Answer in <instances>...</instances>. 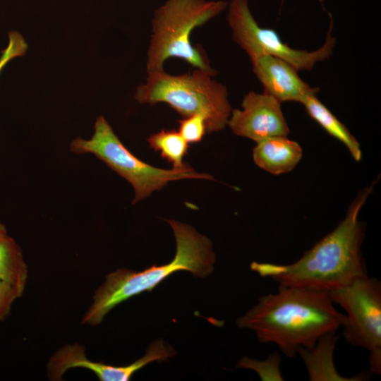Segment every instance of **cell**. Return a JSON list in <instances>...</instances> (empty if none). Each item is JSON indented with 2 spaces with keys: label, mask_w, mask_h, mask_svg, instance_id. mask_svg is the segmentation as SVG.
I'll return each instance as SVG.
<instances>
[{
  "label": "cell",
  "mask_w": 381,
  "mask_h": 381,
  "mask_svg": "<svg viewBox=\"0 0 381 381\" xmlns=\"http://www.w3.org/2000/svg\"><path fill=\"white\" fill-rule=\"evenodd\" d=\"M346 321L328 292L279 285L277 292L261 296L236 325L252 329L260 342L273 343L291 358L300 349H311L321 337L336 332Z\"/></svg>",
  "instance_id": "1"
},
{
  "label": "cell",
  "mask_w": 381,
  "mask_h": 381,
  "mask_svg": "<svg viewBox=\"0 0 381 381\" xmlns=\"http://www.w3.org/2000/svg\"><path fill=\"white\" fill-rule=\"evenodd\" d=\"M372 189L362 191L338 226L294 263L253 262L250 269L279 285L327 292L368 276L361 251L365 226L358 214Z\"/></svg>",
  "instance_id": "2"
},
{
  "label": "cell",
  "mask_w": 381,
  "mask_h": 381,
  "mask_svg": "<svg viewBox=\"0 0 381 381\" xmlns=\"http://www.w3.org/2000/svg\"><path fill=\"white\" fill-rule=\"evenodd\" d=\"M167 222L173 230L176 243L172 260L140 272L119 269L110 272L95 292L92 303L85 313L82 324L99 325L116 306L145 291H152L174 272L187 271L197 277H206L212 273L216 258L212 241L187 224L174 219Z\"/></svg>",
  "instance_id": "3"
},
{
  "label": "cell",
  "mask_w": 381,
  "mask_h": 381,
  "mask_svg": "<svg viewBox=\"0 0 381 381\" xmlns=\"http://www.w3.org/2000/svg\"><path fill=\"white\" fill-rule=\"evenodd\" d=\"M227 6L224 1L168 0L159 7L152 20L147 73L162 70L164 62L175 57L214 76L216 71L203 50L192 44L190 35Z\"/></svg>",
  "instance_id": "4"
},
{
  "label": "cell",
  "mask_w": 381,
  "mask_h": 381,
  "mask_svg": "<svg viewBox=\"0 0 381 381\" xmlns=\"http://www.w3.org/2000/svg\"><path fill=\"white\" fill-rule=\"evenodd\" d=\"M212 77L198 68L178 75L164 69L148 72L134 98L140 104L167 103L183 117L200 115L205 120L207 132H218L227 125L231 107L227 88Z\"/></svg>",
  "instance_id": "5"
},
{
  "label": "cell",
  "mask_w": 381,
  "mask_h": 381,
  "mask_svg": "<svg viewBox=\"0 0 381 381\" xmlns=\"http://www.w3.org/2000/svg\"><path fill=\"white\" fill-rule=\"evenodd\" d=\"M70 150L76 154L94 155L129 182L134 189L133 204L161 190L170 181L188 179L213 180L212 176L197 172L187 165L181 169H164L141 161L123 145L102 116L97 118L91 138H75L70 144Z\"/></svg>",
  "instance_id": "6"
},
{
  "label": "cell",
  "mask_w": 381,
  "mask_h": 381,
  "mask_svg": "<svg viewBox=\"0 0 381 381\" xmlns=\"http://www.w3.org/2000/svg\"><path fill=\"white\" fill-rule=\"evenodd\" d=\"M227 20L234 40L250 61L262 55H271L286 61L298 71H311L316 63L327 59L336 44L331 35V25L326 40L319 49L308 52L291 47L276 31L258 25L249 8L248 0H231Z\"/></svg>",
  "instance_id": "7"
},
{
  "label": "cell",
  "mask_w": 381,
  "mask_h": 381,
  "mask_svg": "<svg viewBox=\"0 0 381 381\" xmlns=\"http://www.w3.org/2000/svg\"><path fill=\"white\" fill-rule=\"evenodd\" d=\"M334 303L346 312L343 334L346 341L370 353H381V283L368 276L331 290Z\"/></svg>",
  "instance_id": "8"
},
{
  "label": "cell",
  "mask_w": 381,
  "mask_h": 381,
  "mask_svg": "<svg viewBox=\"0 0 381 381\" xmlns=\"http://www.w3.org/2000/svg\"><path fill=\"white\" fill-rule=\"evenodd\" d=\"M281 102L271 95L250 92L241 102V109L231 110L227 125L238 136L256 143L275 136H288L289 128Z\"/></svg>",
  "instance_id": "9"
},
{
  "label": "cell",
  "mask_w": 381,
  "mask_h": 381,
  "mask_svg": "<svg viewBox=\"0 0 381 381\" xmlns=\"http://www.w3.org/2000/svg\"><path fill=\"white\" fill-rule=\"evenodd\" d=\"M155 358L153 353L146 351L143 356L128 365L114 366L89 360L85 349L78 344H67L49 358L47 375L52 380H60L67 370L82 368L93 372L101 381H128L135 372L153 362Z\"/></svg>",
  "instance_id": "10"
},
{
  "label": "cell",
  "mask_w": 381,
  "mask_h": 381,
  "mask_svg": "<svg viewBox=\"0 0 381 381\" xmlns=\"http://www.w3.org/2000/svg\"><path fill=\"white\" fill-rule=\"evenodd\" d=\"M253 70L264 92L279 102H301L308 95H317L313 87L298 75V71L286 61L271 55H262L251 61Z\"/></svg>",
  "instance_id": "11"
},
{
  "label": "cell",
  "mask_w": 381,
  "mask_h": 381,
  "mask_svg": "<svg viewBox=\"0 0 381 381\" xmlns=\"http://www.w3.org/2000/svg\"><path fill=\"white\" fill-rule=\"evenodd\" d=\"M256 143L253 152L255 163L274 175L291 171L302 158L300 145L287 136L272 137Z\"/></svg>",
  "instance_id": "12"
},
{
  "label": "cell",
  "mask_w": 381,
  "mask_h": 381,
  "mask_svg": "<svg viewBox=\"0 0 381 381\" xmlns=\"http://www.w3.org/2000/svg\"><path fill=\"white\" fill-rule=\"evenodd\" d=\"M28 277V267L20 247L0 222V279L11 285L20 298Z\"/></svg>",
  "instance_id": "13"
},
{
  "label": "cell",
  "mask_w": 381,
  "mask_h": 381,
  "mask_svg": "<svg viewBox=\"0 0 381 381\" xmlns=\"http://www.w3.org/2000/svg\"><path fill=\"white\" fill-rule=\"evenodd\" d=\"M301 104L307 114L330 135L341 142L353 158L359 162L362 158L360 144L347 128L318 99L316 95L306 97Z\"/></svg>",
  "instance_id": "14"
},
{
  "label": "cell",
  "mask_w": 381,
  "mask_h": 381,
  "mask_svg": "<svg viewBox=\"0 0 381 381\" xmlns=\"http://www.w3.org/2000/svg\"><path fill=\"white\" fill-rule=\"evenodd\" d=\"M337 337L334 333H331L321 337L317 344L311 349H300L298 351L303 358L308 370L310 380H318L327 377L320 372H327L329 380H352L341 377L334 370L332 353ZM326 378H328L327 377ZM322 380V378L320 379ZM327 379H322V380Z\"/></svg>",
  "instance_id": "15"
},
{
  "label": "cell",
  "mask_w": 381,
  "mask_h": 381,
  "mask_svg": "<svg viewBox=\"0 0 381 381\" xmlns=\"http://www.w3.org/2000/svg\"><path fill=\"white\" fill-rule=\"evenodd\" d=\"M150 146L159 152L162 157L173 164V168L181 169L186 167L183 158L187 153L188 143L179 131L164 130L151 135L147 138Z\"/></svg>",
  "instance_id": "16"
},
{
  "label": "cell",
  "mask_w": 381,
  "mask_h": 381,
  "mask_svg": "<svg viewBox=\"0 0 381 381\" xmlns=\"http://www.w3.org/2000/svg\"><path fill=\"white\" fill-rule=\"evenodd\" d=\"M280 360L281 357L277 353L270 355L264 361H258L245 356L239 361L237 366L255 370L262 380H283L279 371Z\"/></svg>",
  "instance_id": "17"
},
{
  "label": "cell",
  "mask_w": 381,
  "mask_h": 381,
  "mask_svg": "<svg viewBox=\"0 0 381 381\" xmlns=\"http://www.w3.org/2000/svg\"><path fill=\"white\" fill-rule=\"evenodd\" d=\"M179 133L189 144L202 140L207 132L205 119L200 115H193L179 121Z\"/></svg>",
  "instance_id": "18"
},
{
  "label": "cell",
  "mask_w": 381,
  "mask_h": 381,
  "mask_svg": "<svg viewBox=\"0 0 381 381\" xmlns=\"http://www.w3.org/2000/svg\"><path fill=\"white\" fill-rule=\"evenodd\" d=\"M7 47L1 50L0 56V73L6 65L12 59L22 56L28 50V44L18 31H10Z\"/></svg>",
  "instance_id": "19"
},
{
  "label": "cell",
  "mask_w": 381,
  "mask_h": 381,
  "mask_svg": "<svg viewBox=\"0 0 381 381\" xmlns=\"http://www.w3.org/2000/svg\"><path fill=\"white\" fill-rule=\"evenodd\" d=\"M19 298L13 287L0 279V322L8 315L12 305Z\"/></svg>",
  "instance_id": "20"
}]
</instances>
